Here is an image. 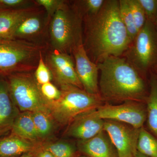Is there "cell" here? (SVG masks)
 <instances>
[{"label": "cell", "mask_w": 157, "mask_h": 157, "mask_svg": "<svg viewBox=\"0 0 157 157\" xmlns=\"http://www.w3.org/2000/svg\"><path fill=\"white\" fill-rule=\"evenodd\" d=\"M77 148L89 157H118L116 149L104 130L88 140H78Z\"/></svg>", "instance_id": "cell-13"}, {"label": "cell", "mask_w": 157, "mask_h": 157, "mask_svg": "<svg viewBox=\"0 0 157 157\" xmlns=\"http://www.w3.org/2000/svg\"><path fill=\"white\" fill-rule=\"evenodd\" d=\"M36 2L45 9L49 17H52L58 10L67 6L64 1L60 0H37Z\"/></svg>", "instance_id": "cell-27"}, {"label": "cell", "mask_w": 157, "mask_h": 157, "mask_svg": "<svg viewBox=\"0 0 157 157\" xmlns=\"http://www.w3.org/2000/svg\"><path fill=\"white\" fill-rule=\"evenodd\" d=\"M20 113L11 98L8 81L0 80V134L11 129Z\"/></svg>", "instance_id": "cell-14"}, {"label": "cell", "mask_w": 157, "mask_h": 157, "mask_svg": "<svg viewBox=\"0 0 157 157\" xmlns=\"http://www.w3.org/2000/svg\"><path fill=\"white\" fill-rule=\"evenodd\" d=\"M42 48L21 39H0V73L9 75L36 68Z\"/></svg>", "instance_id": "cell-4"}, {"label": "cell", "mask_w": 157, "mask_h": 157, "mask_svg": "<svg viewBox=\"0 0 157 157\" xmlns=\"http://www.w3.org/2000/svg\"><path fill=\"white\" fill-rule=\"evenodd\" d=\"M36 143L11 134L0 140V157H17L30 152Z\"/></svg>", "instance_id": "cell-16"}, {"label": "cell", "mask_w": 157, "mask_h": 157, "mask_svg": "<svg viewBox=\"0 0 157 157\" xmlns=\"http://www.w3.org/2000/svg\"><path fill=\"white\" fill-rule=\"evenodd\" d=\"M11 134L31 142H39L36 129L33 120L32 113L25 111L20 113L11 128Z\"/></svg>", "instance_id": "cell-17"}, {"label": "cell", "mask_w": 157, "mask_h": 157, "mask_svg": "<svg viewBox=\"0 0 157 157\" xmlns=\"http://www.w3.org/2000/svg\"><path fill=\"white\" fill-rule=\"evenodd\" d=\"M135 157H148L147 156L144 155L140 153L139 152H137V153H136V155H135Z\"/></svg>", "instance_id": "cell-32"}, {"label": "cell", "mask_w": 157, "mask_h": 157, "mask_svg": "<svg viewBox=\"0 0 157 157\" xmlns=\"http://www.w3.org/2000/svg\"><path fill=\"white\" fill-rule=\"evenodd\" d=\"M72 52L75 59L76 73L83 90L90 94H99V69L98 65L88 56L83 42L75 47Z\"/></svg>", "instance_id": "cell-11"}, {"label": "cell", "mask_w": 157, "mask_h": 157, "mask_svg": "<svg viewBox=\"0 0 157 157\" xmlns=\"http://www.w3.org/2000/svg\"><path fill=\"white\" fill-rule=\"evenodd\" d=\"M33 120L39 139H45L53 131L54 121L48 113L42 112L32 113Z\"/></svg>", "instance_id": "cell-21"}, {"label": "cell", "mask_w": 157, "mask_h": 157, "mask_svg": "<svg viewBox=\"0 0 157 157\" xmlns=\"http://www.w3.org/2000/svg\"><path fill=\"white\" fill-rule=\"evenodd\" d=\"M29 2L24 0H0V7L9 9H23V7Z\"/></svg>", "instance_id": "cell-30"}, {"label": "cell", "mask_w": 157, "mask_h": 157, "mask_svg": "<svg viewBox=\"0 0 157 157\" xmlns=\"http://www.w3.org/2000/svg\"><path fill=\"white\" fill-rule=\"evenodd\" d=\"M46 150L54 157H74L76 147L72 144L66 141L42 143Z\"/></svg>", "instance_id": "cell-23"}, {"label": "cell", "mask_w": 157, "mask_h": 157, "mask_svg": "<svg viewBox=\"0 0 157 157\" xmlns=\"http://www.w3.org/2000/svg\"><path fill=\"white\" fill-rule=\"evenodd\" d=\"M34 77L39 86L50 82L52 78L50 70L44 62L42 54L35 71Z\"/></svg>", "instance_id": "cell-25"}, {"label": "cell", "mask_w": 157, "mask_h": 157, "mask_svg": "<svg viewBox=\"0 0 157 157\" xmlns=\"http://www.w3.org/2000/svg\"><path fill=\"white\" fill-rule=\"evenodd\" d=\"M0 74H1V73H0Z\"/></svg>", "instance_id": "cell-36"}, {"label": "cell", "mask_w": 157, "mask_h": 157, "mask_svg": "<svg viewBox=\"0 0 157 157\" xmlns=\"http://www.w3.org/2000/svg\"><path fill=\"white\" fill-rule=\"evenodd\" d=\"M46 64L60 87L70 85L83 89L73 59L68 54L55 50L47 56Z\"/></svg>", "instance_id": "cell-10"}, {"label": "cell", "mask_w": 157, "mask_h": 157, "mask_svg": "<svg viewBox=\"0 0 157 157\" xmlns=\"http://www.w3.org/2000/svg\"><path fill=\"white\" fill-rule=\"evenodd\" d=\"M81 17L78 9H69L67 6L55 13L49 28L51 42L55 50L68 54L83 42Z\"/></svg>", "instance_id": "cell-5"}, {"label": "cell", "mask_w": 157, "mask_h": 157, "mask_svg": "<svg viewBox=\"0 0 157 157\" xmlns=\"http://www.w3.org/2000/svg\"><path fill=\"white\" fill-rule=\"evenodd\" d=\"M32 157H54L52 154L44 147L42 143L36 142L35 147L30 152Z\"/></svg>", "instance_id": "cell-31"}, {"label": "cell", "mask_w": 157, "mask_h": 157, "mask_svg": "<svg viewBox=\"0 0 157 157\" xmlns=\"http://www.w3.org/2000/svg\"><path fill=\"white\" fill-rule=\"evenodd\" d=\"M17 157H32L30 153H27L24 154L19 156Z\"/></svg>", "instance_id": "cell-33"}, {"label": "cell", "mask_w": 157, "mask_h": 157, "mask_svg": "<svg viewBox=\"0 0 157 157\" xmlns=\"http://www.w3.org/2000/svg\"><path fill=\"white\" fill-rule=\"evenodd\" d=\"M97 65L99 92L104 101L146 103L148 95L142 75L124 57H108Z\"/></svg>", "instance_id": "cell-2"}, {"label": "cell", "mask_w": 157, "mask_h": 157, "mask_svg": "<svg viewBox=\"0 0 157 157\" xmlns=\"http://www.w3.org/2000/svg\"><path fill=\"white\" fill-rule=\"evenodd\" d=\"M40 90L44 98L48 101H56L60 96V90L51 82L40 86Z\"/></svg>", "instance_id": "cell-29"}, {"label": "cell", "mask_w": 157, "mask_h": 157, "mask_svg": "<svg viewBox=\"0 0 157 157\" xmlns=\"http://www.w3.org/2000/svg\"><path fill=\"white\" fill-rule=\"evenodd\" d=\"M83 44L91 60L98 64L108 57L121 56L132 42L121 19L119 1H105L100 11L85 17Z\"/></svg>", "instance_id": "cell-1"}, {"label": "cell", "mask_w": 157, "mask_h": 157, "mask_svg": "<svg viewBox=\"0 0 157 157\" xmlns=\"http://www.w3.org/2000/svg\"><path fill=\"white\" fill-rule=\"evenodd\" d=\"M104 130L116 149L118 157H135L140 129L120 122L104 120Z\"/></svg>", "instance_id": "cell-9"}, {"label": "cell", "mask_w": 157, "mask_h": 157, "mask_svg": "<svg viewBox=\"0 0 157 157\" xmlns=\"http://www.w3.org/2000/svg\"><path fill=\"white\" fill-rule=\"evenodd\" d=\"M119 10L121 19L125 27L132 43L137 36L138 32L135 25L128 0L119 1Z\"/></svg>", "instance_id": "cell-22"}, {"label": "cell", "mask_w": 157, "mask_h": 157, "mask_svg": "<svg viewBox=\"0 0 157 157\" xmlns=\"http://www.w3.org/2000/svg\"><path fill=\"white\" fill-rule=\"evenodd\" d=\"M59 98L48 101L49 114L54 121L62 125L69 124L78 116L98 109L104 104L100 94H94L73 86L60 87Z\"/></svg>", "instance_id": "cell-3"}, {"label": "cell", "mask_w": 157, "mask_h": 157, "mask_svg": "<svg viewBox=\"0 0 157 157\" xmlns=\"http://www.w3.org/2000/svg\"><path fill=\"white\" fill-rule=\"evenodd\" d=\"M96 113L104 120L120 122L140 129L146 121V103L136 101H127L118 105L107 103L98 107Z\"/></svg>", "instance_id": "cell-8"}, {"label": "cell", "mask_w": 157, "mask_h": 157, "mask_svg": "<svg viewBox=\"0 0 157 157\" xmlns=\"http://www.w3.org/2000/svg\"><path fill=\"white\" fill-rule=\"evenodd\" d=\"M43 26V20L36 12L30 14L21 21L15 30L14 39L31 38L38 35Z\"/></svg>", "instance_id": "cell-19"}, {"label": "cell", "mask_w": 157, "mask_h": 157, "mask_svg": "<svg viewBox=\"0 0 157 157\" xmlns=\"http://www.w3.org/2000/svg\"><path fill=\"white\" fill-rule=\"evenodd\" d=\"M155 25H156V29L157 31V18H156V23H155Z\"/></svg>", "instance_id": "cell-35"}, {"label": "cell", "mask_w": 157, "mask_h": 157, "mask_svg": "<svg viewBox=\"0 0 157 157\" xmlns=\"http://www.w3.org/2000/svg\"><path fill=\"white\" fill-rule=\"evenodd\" d=\"M137 151L148 157H157V138L144 127L140 128L137 143Z\"/></svg>", "instance_id": "cell-20"}, {"label": "cell", "mask_w": 157, "mask_h": 157, "mask_svg": "<svg viewBox=\"0 0 157 157\" xmlns=\"http://www.w3.org/2000/svg\"><path fill=\"white\" fill-rule=\"evenodd\" d=\"M135 25L139 32L146 22V15L143 8L137 0H128Z\"/></svg>", "instance_id": "cell-24"}, {"label": "cell", "mask_w": 157, "mask_h": 157, "mask_svg": "<svg viewBox=\"0 0 157 157\" xmlns=\"http://www.w3.org/2000/svg\"><path fill=\"white\" fill-rule=\"evenodd\" d=\"M35 12L32 8L9 9L0 7V39H14L15 30L24 18Z\"/></svg>", "instance_id": "cell-15"}, {"label": "cell", "mask_w": 157, "mask_h": 157, "mask_svg": "<svg viewBox=\"0 0 157 157\" xmlns=\"http://www.w3.org/2000/svg\"><path fill=\"white\" fill-rule=\"evenodd\" d=\"M96 109L78 116L69 124L66 135L78 140H88L104 130V120L99 117Z\"/></svg>", "instance_id": "cell-12"}, {"label": "cell", "mask_w": 157, "mask_h": 157, "mask_svg": "<svg viewBox=\"0 0 157 157\" xmlns=\"http://www.w3.org/2000/svg\"><path fill=\"white\" fill-rule=\"evenodd\" d=\"M8 78L11 98L20 111L49 114L48 101L42 95L35 77L28 73H17L9 75Z\"/></svg>", "instance_id": "cell-6"}, {"label": "cell", "mask_w": 157, "mask_h": 157, "mask_svg": "<svg viewBox=\"0 0 157 157\" xmlns=\"http://www.w3.org/2000/svg\"><path fill=\"white\" fill-rule=\"evenodd\" d=\"M124 58L143 75L157 64V31L147 20L143 27L124 53Z\"/></svg>", "instance_id": "cell-7"}, {"label": "cell", "mask_w": 157, "mask_h": 157, "mask_svg": "<svg viewBox=\"0 0 157 157\" xmlns=\"http://www.w3.org/2000/svg\"><path fill=\"white\" fill-rule=\"evenodd\" d=\"M150 89L146 101L147 126L157 138V76L152 74Z\"/></svg>", "instance_id": "cell-18"}, {"label": "cell", "mask_w": 157, "mask_h": 157, "mask_svg": "<svg viewBox=\"0 0 157 157\" xmlns=\"http://www.w3.org/2000/svg\"><path fill=\"white\" fill-rule=\"evenodd\" d=\"M77 157H89L87 156L84 155H83L79 156H78Z\"/></svg>", "instance_id": "cell-34"}, {"label": "cell", "mask_w": 157, "mask_h": 157, "mask_svg": "<svg viewBox=\"0 0 157 157\" xmlns=\"http://www.w3.org/2000/svg\"><path fill=\"white\" fill-rule=\"evenodd\" d=\"M105 1L104 0H85L80 1L81 6L86 15L97 14L100 11Z\"/></svg>", "instance_id": "cell-28"}, {"label": "cell", "mask_w": 157, "mask_h": 157, "mask_svg": "<svg viewBox=\"0 0 157 157\" xmlns=\"http://www.w3.org/2000/svg\"><path fill=\"white\" fill-rule=\"evenodd\" d=\"M143 8L146 19L155 25L157 16V0H137Z\"/></svg>", "instance_id": "cell-26"}]
</instances>
